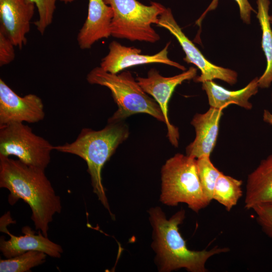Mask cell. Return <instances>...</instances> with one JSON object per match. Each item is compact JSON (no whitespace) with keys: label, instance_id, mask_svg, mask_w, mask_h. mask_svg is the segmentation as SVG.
Returning a JSON list of instances; mask_svg holds the SVG:
<instances>
[{"label":"cell","instance_id":"obj_16","mask_svg":"<svg viewBox=\"0 0 272 272\" xmlns=\"http://www.w3.org/2000/svg\"><path fill=\"white\" fill-rule=\"evenodd\" d=\"M272 203V155L261 161L257 167L248 176L244 207Z\"/></svg>","mask_w":272,"mask_h":272},{"label":"cell","instance_id":"obj_12","mask_svg":"<svg viewBox=\"0 0 272 272\" xmlns=\"http://www.w3.org/2000/svg\"><path fill=\"white\" fill-rule=\"evenodd\" d=\"M35 7L29 0H0V30L20 49L27 43Z\"/></svg>","mask_w":272,"mask_h":272},{"label":"cell","instance_id":"obj_3","mask_svg":"<svg viewBox=\"0 0 272 272\" xmlns=\"http://www.w3.org/2000/svg\"><path fill=\"white\" fill-rule=\"evenodd\" d=\"M129 133L127 125L122 121L108 122L107 125L99 130L84 128L74 142L53 147V150L77 155L86 161L93 192L112 219L114 217L111 212L102 184L101 172L105 163L119 145L128 138Z\"/></svg>","mask_w":272,"mask_h":272},{"label":"cell","instance_id":"obj_7","mask_svg":"<svg viewBox=\"0 0 272 272\" xmlns=\"http://www.w3.org/2000/svg\"><path fill=\"white\" fill-rule=\"evenodd\" d=\"M53 147L23 123L0 126V155L14 156L26 164L45 169L50 162Z\"/></svg>","mask_w":272,"mask_h":272},{"label":"cell","instance_id":"obj_13","mask_svg":"<svg viewBox=\"0 0 272 272\" xmlns=\"http://www.w3.org/2000/svg\"><path fill=\"white\" fill-rule=\"evenodd\" d=\"M5 220L1 219V231L6 233L10 236L6 240L4 236L0 239V250L6 258H11L29 251H38L54 257L60 258L63 249L61 246L50 240L43 235L41 231L38 234L30 227L24 226L22 229L23 235L16 236L7 229Z\"/></svg>","mask_w":272,"mask_h":272},{"label":"cell","instance_id":"obj_14","mask_svg":"<svg viewBox=\"0 0 272 272\" xmlns=\"http://www.w3.org/2000/svg\"><path fill=\"white\" fill-rule=\"evenodd\" d=\"M222 111L210 107L206 112L194 115L191 124L194 127L195 137L186 148L187 155L195 159L210 156L217 140Z\"/></svg>","mask_w":272,"mask_h":272},{"label":"cell","instance_id":"obj_2","mask_svg":"<svg viewBox=\"0 0 272 272\" xmlns=\"http://www.w3.org/2000/svg\"><path fill=\"white\" fill-rule=\"evenodd\" d=\"M153 228L152 247L156 253V262L161 272H170L185 268L190 272H207L206 264L212 256L228 252L227 247H218L207 250H192L188 248L186 241L179 231V225L185 218L181 209L169 219L159 207L148 211Z\"/></svg>","mask_w":272,"mask_h":272},{"label":"cell","instance_id":"obj_5","mask_svg":"<svg viewBox=\"0 0 272 272\" xmlns=\"http://www.w3.org/2000/svg\"><path fill=\"white\" fill-rule=\"evenodd\" d=\"M196 159L177 153L168 159L161 169L160 201L168 206L185 203L195 213L208 206L198 177Z\"/></svg>","mask_w":272,"mask_h":272},{"label":"cell","instance_id":"obj_22","mask_svg":"<svg viewBox=\"0 0 272 272\" xmlns=\"http://www.w3.org/2000/svg\"><path fill=\"white\" fill-rule=\"evenodd\" d=\"M33 3L38 13V19L34 22L37 30L43 35L52 22L57 0H29Z\"/></svg>","mask_w":272,"mask_h":272},{"label":"cell","instance_id":"obj_21","mask_svg":"<svg viewBox=\"0 0 272 272\" xmlns=\"http://www.w3.org/2000/svg\"><path fill=\"white\" fill-rule=\"evenodd\" d=\"M210 156H202L196 159V168L203 192L210 203L213 200L215 186L222 173L212 163Z\"/></svg>","mask_w":272,"mask_h":272},{"label":"cell","instance_id":"obj_4","mask_svg":"<svg viewBox=\"0 0 272 272\" xmlns=\"http://www.w3.org/2000/svg\"><path fill=\"white\" fill-rule=\"evenodd\" d=\"M86 80L90 84L104 86L110 90L118 109L108 122L122 121L137 113H146L165 122L158 103L144 91L130 72L112 74L97 66L87 74Z\"/></svg>","mask_w":272,"mask_h":272},{"label":"cell","instance_id":"obj_17","mask_svg":"<svg viewBox=\"0 0 272 272\" xmlns=\"http://www.w3.org/2000/svg\"><path fill=\"white\" fill-rule=\"evenodd\" d=\"M258 78L250 81L243 88L236 91L228 90L213 81L202 83V89L206 91L210 107L224 109L230 104H236L247 110L251 109L249 98L258 92Z\"/></svg>","mask_w":272,"mask_h":272},{"label":"cell","instance_id":"obj_29","mask_svg":"<svg viewBox=\"0 0 272 272\" xmlns=\"http://www.w3.org/2000/svg\"><path fill=\"white\" fill-rule=\"evenodd\" d=\"M271 101H272V95H271Z\"/></svg>","mask_w":272,"mask_h":272},{"label":"cell","instance_id":"obj_28","mask_svg":"<svg viewBox=\"0 0 272 272\" xmlns=\"http://www.w3.org/2000/svg\"><path fill=\"white\" fill-rule=\"evenodd\" d=\"M269 22L271 24H272V15L269 16Z\"/></svg>","mask_w":272,"mask_h":272},{"label":"cell","instance_id":"obj_9","mask_svg":"<svg viewBox=\"0 0 272 272\" xmlns=\"http://www.w3.org/2000/svg\"><path fill=\"white\" fill-rule=\"evenodd\" d=\"M196 73L197 69L192 66L179 75L166 77L156 69H151L146 77H138L135 79L144 91L151 96L160 106L167 126V137L175 147L178 146L179 133L178 128L169 120V102L176 87L184 81L194 79Z\"/></svg>","mask_w":272,"mask_h":272},{"label":"cell","instance_id":"obj_6","mask_svg":"<svg viewBox=\"0 0 272 272\" xmlns=\"http://www.w3.org/2000/svg\"><path fill=\"white\" fill-rule=\"evenodd\" d=\"M113 12L111 36L130 41L155 43L160 36L153 28L166 8L152 2L145 5L137 0H103Z\"/></svg>","mask_w":272,"mask_h":272},{"label":"cell","instance_id":"obj_19","mask_svg":"<svg viewBox=\"0 0 272 272\" xmlns=\"http://www.w3.org/2000/svg\"><path fill=\"white\" fill-rule=\"evenodd\" d=\"M242 185V180L222 172L215 186L213 200L223 206L227 211H230L243 195Z\"/></svg>","mask_w":272,"mask_h":272},{"label":"cell","instance_id":"obj_15","mask_svg":"<svg viewBox=\"0 0 272 272\" xmlns=\"http://www.w3.org/2000/svg\"><path fill=\"white\" fill-rule=\"evenodd\" d=\"M113 12L103 0H89L87 19L77 37L82 49L90 48L97 41L111 36Z\"/></svg>","mask_w":272,"mask_h":272},{"label":"cell","instance_id":"obj_20","mask_svg":"<svg viewBox=\"0 0 272 272\" xmlns=\"http://www.w3.org/2000/svg\"><path fill=\"white\" fill-rule=\"evenodd\" d=\"M47 254L38 251H29L18 255L0 260L1 272H26L45 261Z\"/></svg>","mask_w":272,"mask_h":272},{"label":"cell","instance_id":"obj_23","mask_svg":"<svg viewBox=\"0 0 272 272\" xmlns=\"http://www.w3.org/2000/svg\"><path fill=\"white\" fill-rule=\"evenodd\" d=\"M252 210L255 212L257 222L262 231L272 238V203L259 205Z\"/></svg>","mask_w":272,"mask_h":272},{"label":"cell","instance_id":"obj_26","mask_svg":"<svg viewBox=\"0 0 272 272\" xmlns=\"http://www.w3.org/2000/svg\"><path fill=\"white\" fill-rule=\"evenodd\" d=\"M263 120L265 122L272 125V113L268 110L265 109L263 114Z\"/></svg>","mask_w":272,"mask_h":272},{"label":"cell","instance_id":"obj_10","mask_svg":"<svg viewBox=\"0 0 272 272\" xmlns=\"http://www.w3.org/2000/svg\"><path fill=\"white\" fill-rule=\"evenodd\" d=\"M45 116L41 99L36 95L21 97L0 79V126L11 123H36Z\"/></svg>","mask_w":272,"mask_h":272},{"label":"cell","instance_id":"obj_1","mask_svg":"<svg viewBox=\"0 0 272 272\" xmlns=\"http://www.w3.org/2000/svg\"><path fill=\"white\" fill-rule=\"evenodd\" d=\"M44 170L0 155V187L10 191L9 203L13 206L20 199L27 203L35 229L47 237L49 224L62 207Z\"/></svg>","mask_w":272,"mask_h":272},{"label":"cell","instance_id":"obj_18","mask_svg":"<svg viewBox=\"0 0 272 272\" xmlns=\"http://www.w3.org/2000/svg\"><path fill=\"white\" fill-rule=\"evenodd\" d=\"M257 18L262 30L261 47L266 59V67L262 75L258 78V86L268 88L272 83V30L270 25L268 10L269 0H257Z\"/></svg>","mask_w":272,"mask_h":272},{"label":"cell","instance_id":"obj_25","mask_svg":"<svg viewBox=\"0 0 272 272\" xmlns=\"http://www.w3.org/2000/svg\"><path fill=\"white\" fill-rule=\"evenodd\" d=\"M235 1L239 6L241 19L244 23L249 24L250 23V15L251 12H254L255 13H256V12L252 8L248 0ZM218 0H213L208 8L198 19L197 23H200L202 19L208 12L215 9L218 6Z\"/></svg>","mask_w":272,"mask_h":272},{"label":"cell","instance_id":"obj_27","mask_svg":"<svg viewBox=\"0 0 272 272\" xmlns=\"http://www.w3.org/2000/svg\"><path fill=\"white\" fill-rule=\"evenodd\" d=\"M57 1H59L60 2H62L65 4H67V3H72V2H73V1H74L75 0H57Z\"/></svg>","mask_w":272,"mask_h":272},{"label":"cell","instance_id":"obj_24","mask_svg":"<svg viewBox=\"0 0 272 272\" xmlns=\"http://www.w3.org/2000/svg\"><path fill=\"white\" fill-rule=\"evenodd\" d=\"M15 45L10 38L0 30V66L8 64L15 57Z\"/></svg>","mask_w":272,"mask_h":272},{"label":"cell","instance_id":"obj_11","mask_svg":"<svg viewBox=\"0 0 272 272\" xmlns=\"http://www.w3.org/2000/svg\"><path fill=\"white\" fill-rule=\"evenodd\" d=\"M170 42L158 53L153 55L143 54L140 49L123 45L116 41L109 45V52L102 59L100 66L105 71L118 74L122 71L138 65L150 63H162L185 71V67L170 59L168 48Z\"/></svg>","mask_w":272,"mask_h":272},{"label":"cell","instance_id":"obj_8","mask_svg":"<svg viewBox=\"0 0 272 272\" xmlns=\"http://www.w3.org/2000/svg\"><path fill=\"white\" fill-rule=\"evenodd\" d=\"M156 25L167 30L176 38L185 53L183 60L188 63L193 64L200 71V75L194 79L195 82L203 83L219 79L231 85L237 82L238 75L235 71L216 65L206 59L183 32L170 8H166L160 15Z\"/></svg>","mask_w":272,"mask_h":272}]
</instances>
